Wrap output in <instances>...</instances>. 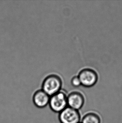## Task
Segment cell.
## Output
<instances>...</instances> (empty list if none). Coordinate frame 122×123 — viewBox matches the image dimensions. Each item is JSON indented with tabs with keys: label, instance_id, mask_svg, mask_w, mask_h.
Segmentation results:
<instances>
[{
	"label": "cell",
	"instance_id": "cell-1",
	"mask_svg": "<svg viewBox=\"0 0 122 123\" xmlns=\"http://www.w3.org/2000/svg\"><path fill=\"white\" fill-rule=\"evenodd\" d=\"M62 81L60 77L56 74H51L43 81L42 90L51 96L60 91Z\"/></svg>",
	"mask_w": 122,
	"mask_h": 123
},
{
	"label": "cell",
	"instance_id": "cell-2",
	"mask_svg": "<svg viewBox=\"0 0 122 123\" xmlns=\"http://www.w3.org/2000/svg\"><path fill=\"white\" fill-rule=\"evenodd\" d=\"M67 97L60 91L50 96L49 105L52 111L60 113L67 107Z\"/></svg>",
	"mask_w": 122,
	"mask_h": 123
},
{
	"label": "cell",
	"instance_id": "cell-3",
	"mask_svg": "<svg viewBox=\"0 0 122 123\" xmlns=\"http://www.w3.org/2000/svg\"><path fill=\"white\" fill-rule=\"evenodd\" d=\"M78 77L81 85L89 87L94 86L98 80L97 74L94 70L89 68H85L80 72Z\"/></svg>",
	"mask_w": 122,
	"mask_h": 123
},
{
	"label": "cell",
	"instance_id": "cell-4",
	"mask_svg": "<svg viewBox=\"0 0 122 123\" xmlns=\"http://www.w3.org/2000/svg\"><path fill=\"white\" fill-rule=\"evenodd\" d=\"M59 118L61 123H79L80 116L78 111L68 106L59 113Z\"/></svg>",
	"mask_w": 122,
	"mask_h": 123
},
{
	"label": "cell",
	"instance_id": "cell-5",
	"mask_svg": "<svg viewBox=\"0 0 122 123\" xmlns=\"http://www.w3.org/2000/svg\"><path fill=\"white\" fill-rule=\"evenodd\" d=\"M50 98V96L41 89L35 92L32 100L34 105L37 108H43L49 105Z\"/></svg>",
	"mask_w": 122,
	"mask_h": 123
},
{
	"label": "cell",
	"instance_id": "cell-6",
	"mask_svg": "<svg viewBox=\"0 0 122 123\" xmlns=\"http://www.w3.org/2000/svg\"><path fill=\"white\" fill-rule=\"evenodd\" d=\"M68 107L78 110L83 106L84 103V98L81 93L74 92L70 93L67 98Z\"/></svg>",
	"mask_w": 122,
	"mask_h": 123
},
{
	"label": "cell",
	"instance_id": "cell-7",
	"mask_svg": "<svg viewBox=\"0 0 122 123\" xmlns=\"http://www.w3.org/2000/svg\"><path fill=\"white\" fill-rule=\"evenodd\" d=\"M81 123H100V119L97 114L91 113L84 116Z\"/></svg>",
	"mask_w": 122,
	"mask_h": 123
},
{
	"label": "cell",
	"instance_id": "cell-8",
	"mask_svg": "<svg viewBox=\"0 0 122 123\" xmlns=\"http://www.w3.org/2000/svg\"><path fill=\"white\" fill-rule=\"evenodd\" d=\"M71 84L74 87H78L81 85L79 78L78 77H73L71 80Z\"/></svg>",
	"mask_w": 122,
	"mask_h": 123
},
{
	"label": "cell",
	"instance_id": "cell-9",
	"mask_svg": "<svg viewBox=\"0 0 122 123\" xmlns=\"http://www.w3.org/2000/svg\"></svg>",
	"mask_w": 122,
	"mask_h": 123
}]
</instances>
